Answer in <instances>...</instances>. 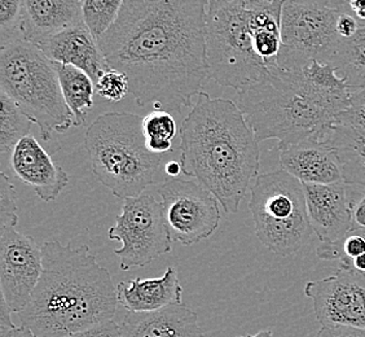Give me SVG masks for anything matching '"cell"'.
I'll use <instances>...</instances> for the list:
<instances>
[{
    "label": "cell",
    "instance_id": "cell-1",
    "mask_svg": "<svg viewBox=\"0 0 365 337\" xmlns=\"http://www.w3.org/2000/svg\"><path fill=\"white\" fill-rule=\"evenodd\" d=\"M206 17L207 0H125L98 46L128 77L138 106L170 113L193 106L209 78Z\"/></svg>",
    "mask_w": 365,
    "mask_h": 337
},
{
    "label": "cell",
    "instance_id": "cell-2",
    "mask_svg": "<svg viewBox=\"0 0 365 337\" xmlns=\"http://www.w3.org/2000/svg\"><path fill=\"white\" fill-rule=\"evenodd\" d=\"M179 134L182 174L210 191L225 213H237L260 168L259 141L239 106L201 91Z\"/></svg>",
    "mask_w": 365,
    "mask_h": 337
},
{
    "label": "cell",
    "instance_id": "cell-3",
    "mask_svg": "<svg viewBox=\"0 0 365 337\" xmlns=\"http://www.w3.org/2000/svg\"><path fill=\"white\" fill-rule=\"evenodd\" d=\"M42 251V276L17 314L22 327L36 337H66L114 319L117 286L90 246L52 239Z\"/></svg>",
    "mask_w": 365,
    "mask_h": 337
},
{
    "label": "cell",
    "instance_id": "cell-4",
    "mask_svg": "<svg viewBox=\"0 0 365 337\" xmlns=\"http://www.w3.org/2000/svg\"><path fill=\"white\" fill-rule=\"evenodd\" d=\"M237 106L258 141L276 139L281 151L307 139L325 141L351 104L323 96L294 71L277 68L237 91Z\"/></svg>",
    "mask_w": 365,
    "mask_h": 337
},
{
    "label": "cell",
    "instance_id": "cell-5",
    "mask_svg": "<svg viewBox=\"0 0 365 337\" xmlns=\"http://www.w3.org/2000/svg\"><path fill=\"white\" fill-rule=\"evenodd\" d=\"M85 148L98 182L122 200L153 186L163 161L148 149L143 117L134 113L98 116L86 131Z\"/></svg>",
    "mask_w": 365,
    "mask_h": 337
},
{
    "label": "cell",
    "instance_id": "cell-6",
    "mask_svg": "<svg viewBox=\"0 0 365 337\" xmlns=\"http://www.w3.org/2000/svg\"><path fill=\"white\" fill-rule=\"evenodd\" d=\"M0 91L38 125L43 141L74 125L55 64L34 43L20 39L0 47Z\"/></svg>",
    "mask_w": 365,
    "mask_h": 337
},
{
    "label": "cell",
    "instance_id": "cell-7",
    "mask_svg": "<svg viewBox=\"0 0 365 337\" xmlns=\"http://www.w3.org/2000/svg\"><path fill=\"white\" fill-rule=\"evenodd\" d=\"M254 6L236 0H207L206 61L209 78L241 91L271 71L254 44Z\"/></svg>",
    "mask_w": 365,
    "mask_h": 337
},
{
    "label": "cell",
    "instance_id": "cell-8",
    "mask_svg": "<svg viewBox=\"0 0 365 337\" xmlns=\"http://www.w3.org/2000/svg\"><path fill=\"white\" fill-rule=\"evenodd\" d=\"M250 191L249 209L260 243L281 257L298 252L314 233L303 183L280 168L259 174Z\"/></svg>",
    "mask_w": 365,
    "mask_h": 337
},
{
    "label": "cell",
    "instance_id": "cell-9",
    "mask_svg": "<svg viewBox=\"0 0 365 337\" xmlns=\"http://www.w3.org/2000/svg\"><path fill=\"white\" fill-rule=\"evenodd\" d=\"M339 12L338 9L284 0L279 69L295 71L309 60L331 63L342 41L336 30Z\"/></svg>",
    "mask_w": 365,
    "mask_h": 337
},
{
    "label": "cell",
    "instance_id": "cell-10",
    "mask_svg": "<svg viewBox=\"0 0 365 337\" xmlns=\"http://www.w3.org/2000/svg\"><path fill=\"white\" fill-rule=\"evenodd\" d=\"M108 238L122 244L113 253L120 258L123 271L147 266L173 251V236L162 203L147 192L123 200Z\"/></svg>",
    "mask_w": 365,
    "mask_h": 337
},
{
    "label": "cell",
    "instance_id": "cell-11",
    "mask_svg": "<svg viewBox=\"0 0 365 337\" xmlns=\"http://www.w3.org/2000/svg\"><path fill=\"white\" fill-rule=\"evenodd\" d=\"M157 192L173 240L195 246L218 230L219 201L202 184L175 178L158 184Z\"/></svg>",
    "mask_w": 365,
    "mask_h": 337
},
{
    "label": "cell",
    "instance_id": "cell-12",
    "mask_svg": "<svg viewBox=\"0 0 365 337\" xmlns=\"http://www.w3.org/2000/svg\"><path fill=\"white\" fill-rule=\"evenodd\" d=\"M42 273V246L16 226H0V289L12 313L28 306Z\"/></svg>",
    "mask_w": 365,
    "mask_h": 337
},
{
    "label": "cell",
    "instance_id": "cell-13",
    "mask_svg": "<svg viewBox=\"0 0 365 337\" xmlns=\"http://www.w3.org/2000/svg\"><path fill=\"white\" fill-rule=\"evenodd\" d=\"M304 295L322 326L365 328V273L341 267L328 278L309 281Z\"/></svg>",
    "mask_w": 365,
    "mask_h": 337
},
{
    "label": "cell",
    "instance_id": "cell-14",
    "mask_svg": "<svg viewBox=\"0 0 365 337\" xmlns=\"http://www.w3.org/2000/svg\"><path fill=\"white\" fill-rule=\"evenodd\" d=\"M9 161L14 176L33 188L44 203L55 201L69 184L68 173L52 161L33 134L14 146Z\"/></svg>",
    "mask_w": 365,
    "mask_h": 337
},
{
    "label": "cell",
    "instance_id": "cell-15",
    "mask_svg": "<svg viewBox=\"0 0 365 337\" xmlns=\"http://www.w3.org/2000/svg\"><path fill=\"white\" fill-rule=\"evenodd\" d=\"M309 223L322 243H334L352 230L349 184H306Z\"/></svg>",
    "mask_w": 365,
    "mask_h": 337
},
{
    "label": "cell",
    "instance_id": "cell-16",
    "mask_svg": "<svg viewBox=\"0 0 365 337\" xmlns=\"http://www.w3.org/2000/svg\"><path fill=\"white\" fill-rule=\"evenodd\" d=\"M36 46L51 61L73 65L86 71L95 84L101 74L110 68L85 22L43 39Z\"/></svg>",
    "mask_w": 365,
    "mask_h": 337
},
{
    "label": "cell",
    "instance_id": "cell-17",
    "mask_svg": "<svg viewBox=\"0 0 365 337\" xmlns=\"http://www.w3.org/2000/svg\"><path fill=\"white\" fill-rule=\"evenodd\" d=\"M279 152L281 168L302 183L331 184L344 182L337 155L327 141L307 139Z\"/></svg>",
    "mask_w": 365,
    "mask_h": 337
},
{
    "label": "cell",
    "instance_id": "cell-18",
    "mask_svg": "<svg viewBox=\"0 0 365 337\" xmlns=\"http://www.w3.org/2000/svg\"><path fill=\"white\" fill-rule=\"evenodd\" d=\"M83 0H22V38L38 44L83 24Z\"/></svg>",
    "mask_w": 365,
    "mask_h": 337
},
{
    "label": "cell",
    "instance_id": "cell-19",
    "mask_svg": "<svg viewBox=\"0 0 365 337\" xmlns=\"http://www.w3.org/2000/svg\"><path fill=\"white\" fill-rule=\"evenodd\" d=\"M120 328L123 337H204L196 311L182 303L152 313H127Z\"/></svg>",
    "mask_w": 365,
    "mask_h": 337
},
{
    "label": "cell",
    "instance_id": "cell-20",
    "mask_svg": "<svg viewBox=\"0 0 365 337\" xmlns=\"http://www.w3.org/2000/svg\"><path fill=\"white\" fill-rule=\"evenodd\" d=\"M182 287L175 266H169L160 278L120 281L118 302L128 313H152L182 303Z\"/></svg>",
    "mask_w": 365,
    "mask_h": 337
},
{
    "label": "cell",
    "instance_id": "cell-21",
    "mask_svg": "<svg viewBox=\"0 0 365 337\" xmlns=\"http://www.w3.org/2000/svg\"><path fill=\"white\" fill-rule=\"evenodd\" d=\"M324 141L334 149L342 168L344 183L365 187L364 131L337 121Z\"/></svg>",
    "mask_w": 365,
    "mask_h": 337
},
{
    "label": "cell",
    "instance_id": "cell-22",
    "mask_svg": "<svg viewBox=\"0 0 365 337\" xmlns=\"http://www.w3.org/2000/svg\"><path fill=\"white\" fill-rule=\"evenodd\" d=\"M53 64L58 74L63 99L74 117V126H81L85 124L87 113L93 106V94L96 91L95 82L86 71L73 65Z\"/></svg>",
    "mask_w": 365,
    "mask_h": 337
},
{
    "label": "cell",
    "instance_id": "cell-23",
    "mask_svg": "<svg viewBox=\"0 0 365 337\" xmlns=\"http://www.w3.org/2000/svg\"><path fill=\"white\" fill-rule=\"evenodd\" d=\"M337 74L354 91L365 89V25H360L355 36L344 39L331 60Z\"/></svg>",
    "mask_w": 365,
    "mask_h": 337
},
{
    "label": "cell",
    "instance_id": "cell-24",
    "mask_svg": "<svg viewBox=\"0 0 365 337\" xmlns=\"http://www.w3.org/2000/svg\"><path fill=\"white\" fill-rule=\"evenodd\" d=\"M33 121L0 91V152L7 155L22 138L30 135Z\"/></svg>",
    "mask_w": 365,
    "mask_h": 337
},
{
    "label": "cell",
    "instance_id": "cell-25",
    "mask_svg": "<svg viewBox=\"0 0 365 337\" xmlns=\"http://www.w3.org/2000/svg\"><path fill=\"white\" fill-rule=\"evenodd\" d=\"M125 0H83L82 12L86 26L98 39L106 34L118 19Z\"/></svg>",
    "mask_w": 365,
    "mask_h": 337
},
{
    "label": "cell",
    "instance_id": "cell-26",
    "mask_svg": "<svg viewBox=\"0 0 365 337\" xmlns=\"http://www.w3.org/2000/svg\"><path fill=\"white\" fill-rule=\"evenodd\" d=\"M317 253L322 260H339L344 268L354 270V260L365 253V231L352 228L342 239L334 243H322Z\"/></svg>",
    "mask_w": 365,
    "mask_h": 337
},
{
    "label": "cell",
    "instance_id": "cell-27",
    "mask_svg": "<svg viewBox=\"0 0 365 337\" xmlns=\"http://www.w3.org/2000/svg\"><path fill=\"white\" fill-rule=\"evenodd\" d=\"M22 0H0L1 46L24 39L21 34Z\"/></svg>",
    "mask_w": 365,
    "mask_h": 337
},
{
    "label": "cell",
    "instance_id": "cell-28",
    "mask_svg": "<svg viewBox=\"0 0 365 337\" xmlns=\"http://www.w3.org/2000/svg\"><path fill=\"white\" fill-rule=\"evenodd\" d=\"M143 133L145 139L173 141L178 134L176 120L168 111L155 109L143 117Z\"/></svg>",
    "mask_w": 365,
    "mask_h": 337
},
{
    "label": "cell",
    "instance_id": "cell-29",
    "mask_svg": "<svg viewBox=\"0 0 365 337\" xmlns=\"http://www.w3.org/2000/svg\"><path fill=\"white\" fill-rule=\"evenodd\" d=\"M95 89L100 98L110 103H117L130 94V82L125 73L109 68L98 78Z\"/></svg>",
    "mask_w": 365,
    "mask_h": 337
},
{
    "label": "cell",
    "instance_id": "cell-30",
    "mask_svg": "<svg viewBox=\"0 0 365 337\" xmlns=\"http://www.w3.org/2000/svg\"><path fill=\"white\" fill-rule=\"evenodd\" d=\"M17 205L14 184L4 173L0 174V226L17 225Z\"/></svg>",
    "mask_w": 365,
    "mask_h": 337
},
{
    "label": "cell",
    "instance_id": "cell-31",
    "mask_svg": "<svg viewBox=\"0 0 365 337\" xmlns=\"http://www.w3.org/2000/svg\"><path fill=\"white\" fill-rule=\"evenodd\" d=\"M349 196L351 206L352 228L365 231V187L349 184Z\"/></svg>",
    "mask_w": 365,
    "mask_h": 337
},
{
    "label": "cell",
    "instance_id": "cell-32",
    "mask_svg": "<svg viewBox=\"0 0 365 337\" xmlns=\"http://www.w3.org/2000/svg\"><path fill=\"white\" fill-rule=\"evenodd\" d=\"M338 121H344L354 126L365 125V89L354 92L351 106L339 114Z\"/></svg>",
    "mask_w": 365,
    "mask_h": 337
},
{
    "label": "cell",
    "instance_id": "cell-33",
    "mask_svg": "<svg viewBox=\"0 0 365 337\" xmlns=\"http://www.w3.org/2000/svg\"><path fill=\"white\" fill-rule=\"evenodd\" d=\"M66 337H123V335L120 324L113 319Z\"/></svg>",
    "mask_w": 365,
    "mask_h": 337
},
{
    "label": "cell",
    "instance_id": "cell-34",
    "mask_svg": "<svg viewBox=\"0 0 365 337\" xmlns=\"http://www.w3.org/2000/svg\"><path fill=\"white\" fill-rule=\"evenodd\" d=\"M315 337H365V328L349 326H322Z\"/></svg>",
    "mask_w": 365,
    "mask_h": 337
},
{
    "label": "cell",
    "instance_id": "cell-35",
    "mask_svg": "<svg viewBox=\"0 0 365 337\" xmlns=\"http://www.w3.org/2000/svg\"><path fill=\"white\" fill-rule=\"evenodd\" d=\"M359 28H360V22L356 17H354L352 14H347L344 11H341L338 14L337 22H336V30H337L338 36L344 39L351 38L356 34Z\"/></svg>",
    "mask_w": 365,
    "mask_h": 337
},
{
    "label": "cell",
    "instance_id": "cell-36",
    "mask_svg": "<svg viewBox=\"0 0 365 337\" xmlns=\"http://www.w3.org/2000/svg\"><path fill=\"white\" fill-rule=\"evenodd\" d=\"M147 147L152 154L155 155L162 156L165 154H171L174 146L173 141H163V139H145Z\"/></svg>",
    "mask_w": 365,
    "mask_h": 337
},
{
    "label": "cell",
    "instance_id": "cell-37",
    "mask_svg": "<svg viewBox=\"0 0 365 337\" xmlns=\"http://www.w3.org/2000/svg\"><path fill=\"white\" fill-rule=\"evenodd\" d=\"M293 1H299V3H306V4H312L317 7L329 8V9H342L344 0H293Z\"/></svg>",
    "mask_w": 365,
    "mask_h": 337
},
{
    "label": "cell",
    "instance_id": "cell-38",
    "mask_svg": "<svg viewBox=\"0 0 365 337\" xmlns=\"http://www.w3.org/2000/svg\"><path fill=\"white\" fill-rule=\"evenodd\" d=\"M0 337H36L25 327H14L9 330H0Z\"/></svg>",
    "mask_w": 365,
    "mask_h": 337
},
{
    "label": "cell",
    "instance_id": "cell-39",
    "mask_svg": "<svg viewBox=\"0 0 365 337\" xmlns=\"http://www.w3.org/2000/svg\"><path fill=\"white\" fill-rule=\"evenodd\" d=\"M165 173H166V176H169L170 179L179 178L180 173H182V162L175 161V160L168 162L165 165Z\"/></svg>",
    "mask_w": 365,
    "mask_h": 337
},
{
    "label": "cell",
    "instance_id": "cell-40",
    "mask_svg": "<svg viewBox=\"0 0 365 337\" xmlns=\"http://www.w3.org/2000/svg\"><path fill=\"white\" fill-rule=\"evenodd\" d=\"M354 270L360 271V273H365V253L354 260Z\"/></svg>",
    "mask_w": 365,
    "mask_h": 337
},
{
    "label": "cell",
    "instance_id": "cell-41",
    "mask_svg": "<svg viewBox=\"0 0 365 337\" xmlns=\"http://www.w3.org/2000/svg\"><path fill=\"white\" fill-rule=\"evenodd\" d=\"M240 337H274V333L271 330H262L257 332V333H254V335H246V336Z\"/></svg>",
    "mask_w": 365,
    "mask_h": 337
},
{
    "label": "cell",
    "instance_id": "cell-42",
    "mask_svg": "<svg viewBox=\"0 0 365 337\" xmlns=\"http://www.w3.org/2000/svg\"><path fill=\"white\" fill-rule=\"evenodd\" d=\"M241 3H264V1H272V0H236Z\"/></svg>",
    "mask_w": 365,
    "mask_h": 337
}]
</instances>
